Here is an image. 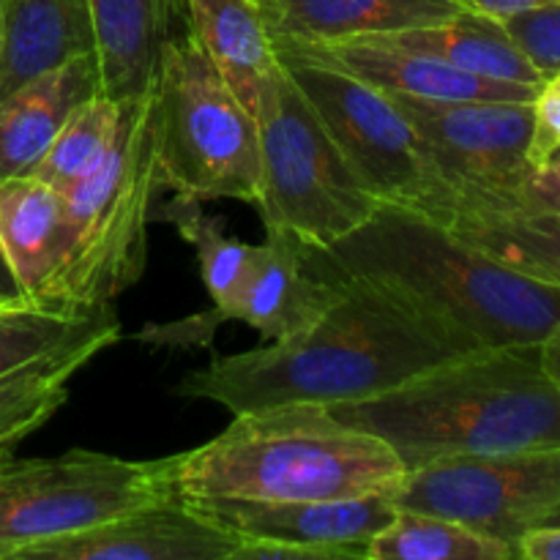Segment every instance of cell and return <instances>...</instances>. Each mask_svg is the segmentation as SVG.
Masks as SVG:
<instances>
[{
  "instance_id": "6da1fadb",
  "label": "cell",
  "mask_w": 560,
  "mask_h": 560,
  "mask_svg": "<svg viewBox=\"0 0 560 560\" xmlns=\"http://www.w3.org/2000/svg\"><path fill=\"white\" fill-rule=\"evenodd\" d=\"M326 282L334 299L306 331L219 355L180 377L175 394L211 399L233 416L299 402L334 408L381 397L435 366L481 353L375 284Z\"/></svg>"
},
{
  "instance_id": "7a4b0ae2",
  "label": "cell",
  "mask_w": 560,
  "mask_h": 560,
  "mask_svg": "<svg viewBox=\"0 0 560 560\" xmlns=\"http://www.w3.org/2000/svg\"><path fill=\"white\" fill-rule=\"evenodd\" d=\"M320 279L386 290L474 350L534 348L560 326V288L492 260L438 219L381 202L331 246H301Z\"/></svg>"
},
{
  "instance_id": "3957f363",
  "label": "cell",
  "mask_w": 560,
  "mask_h": 560,
  "mask_svg": "<svg viewBox=\"0 0 560 560\" xmlns=\"http://www.w3.org/2000/svg\"><path fill=\"white\" fill-rule=\"evenodd\" d=\"M331 413L388 443L405 470L560 446V386L541 366L539 345L468 353Z\"/></svg>"
},
{
  "instance_id": "277c9868",
  "label": "cell",
  "mask_w": 560,
  "mask_h": 560,
  "mask_svg": "<svg viewBox=\"0 0 560 560\" xmlns=\"http://www.w3.org/2000/svg\"><path fill=\"white\" fill-rule=\"evenodd\" d=\"M405 474L381 438L299 402L235 413L222 435L175 454L173 490L184 501H337L394 495Z\"/></svg>"
},
{
  "instance_id": "5b68a950",
  "label": "cell",
  "mask_w": 560,
  "mask_h": 560,
  "mask_svg": "<svg viewBox=\"0 0 560 560\" xmlns=\"http://www.w3.org/2000/svg\"><path fill=\"white\" fill-rule=\"evenodd\" d=\"M159 189L156 113L148 91L120 104L107 156L66 195V260L52 310H104L142 277Z\"/></svg>"
},
{
  "instance_id": "8992f818",
  "label": "cell",
  "mask_w": 560,
  "mask_h": 560,
  "mask_svg": "<svg viewBox=\"0 0 560 560\" xmlns=\"http://www.w3.org/2000/svg\"><path fill=\"white\" fill-rule=\"evenodd\" d=\"M159 184L197 200H260L255 113L228 85L189 31L162 49L156 85Z\"/></svg>"
},
{
  "instance_id": "52a82bcc",
  "label": "cell",
  "mask_w": 560,
  "mask_h": 560,
  "mask_svg": "<svg viewBox=\"0 0 560 560\" xmlns=\"http://www.w3.org/2000/svg\"><path fill=\"white\" fill-rule=\"evenodd\" d=\"M255 120L260 135L255 208L266 230L323 249L375 213L381 202L364 189L282 60L257 91Z\"/></svg>"
},
{
  "instance_id": "ba28073f",
  "label": "cell",
  "mask_w": 560,
  "mask_h": 560,
  "mask_svg": "<svg viewBox=\"0 0 560 560\" xmlns=\"http://www.w3.org/2000/svg\"><path fill=\"white\" fill-rule=\"evenodd\" d=\"M173 459H124L88 448L0 459V560H22L33 547L175 495Z\"/></svg>"
},
{
  "instance_id": "9c48e42d",
  "label": "cell",
  "mask_w": 560,
  "mask_h": 560,
  "mask_svg": "<svg viewBox=\"0 0 560 560\" xmlns=\"http://www.w3.org/2000/svg\"><path fill=\"white\" fill-rule=\"evenodd\" d=\"M277 55L377 202L446 219L454 189L435 173L419 135L386 91L279 44Z\"/></svg>"
},
{
  "instance_id": "30bf717a",
  "label": "cell",
  "mask_w": 560,
  "mask_h": 560,
  "mask_svg": "<svg viewBox=\"0 0 560 560\" xmlns=\"http://www.w3.org/2000/svg\"><path fill=\"white\" fill-rule=\"evenodd\" d=\"M392 498L397 509L441 514L514 545L560 503V446L421 465Z\"/></svg>"
},
{
  "instance_id": "8fae6325",
  "label": "cell",
  "mask_w": 560,
  "mask_h": 560,
  "mask_svg": "<svg viewBox=\"0 0 560 560\" xmlns=\"http://www.w3.org/2000/svg\"><path fill=\"white\" fill-rule=\"evenodd\" d=\"M435 173L454 191L514 200L530 173V102H419L399 98Z\"/></svg>"
},
{
  "instance_id": "7c38bea8",
  "label": "cell",
  "mask_w": 560,
  "mask_h": 560,
  "mask_svg": "<svg viewBox=\"0 0 560 560\" xmlns=\"http://www.w3.org/2000/svg\"><path fill=\"white\" fill-rule=\"evenodd\" d=\"M238 541H279L301 547L312 560H366L370 541L397 514L392 495L337 498V501H241L200 498L189 501Z\"/></svg>"
},
{
  "instance_id": "4fadbf2b",
  "label": "cell",
  "mask_w": 560,
  "mask_h": 560,
  "mask_svg": "<svg viewBox=\"0 0 560 560\" xmlns=\"http://www.w3.org/2000/svg\"><path fill=\"white\" fill-rule=\"evenodd\" d=\"M238 545L189 501L170 495L33 547L22 560H230Z\"/></svg>"
},
{
  "instance_id": "5bb4252c",
  "label": "cell",
  "mask_w": 560,
  "mask_h": 560,
  "mask_svg": "<svg viewBox=\"0 0 560 560\" xmlns=\"http://www.w3.org/2000/svg\"><path fill=\"white\" fill-rule=\"evenodd\" d=\"M273 42L350 71L359 80L386 91L388 96L419 98V102H534L536 96V88L468 74L432 55L394 44L392 38H353V42L328 44L293 42V38H273Z\"/></svg>"
},
{
  "instance_id": "9a60e30c",
  "label": "cell",
  "mask_w": 560,
  "mask_h": 560,
  "mask_svg": "<svg viewBox=\"0 0 560 560\" xmlns=\"http://www.w3.org/2000/svg\"><path fill=\"white\" fill-rule=\"evenodd\" d=\"M334 299V284L315 277L301 257V241L266 230L252 246L241 288L224 310V323H246L266 342H282L306 331Z\"/></svg>"
},
{
  "instance_id": "2e32d148",
  "label": "cell",
  "mask_w": 560,
  "mask_h": 560,
  "mask_svg": "<svg viewBox=\"0 0 560 560\" xmlns=\"http://www.w3.org/2000/svg\"><path fill=\"white\" fill-rule=\"evenodd\" d=\"M102 96L115 104L153 91L162 49L186 22L184 0H88Z\"/></svg>"
},
{
  "instance_id": "e0dca14e",
  "label": "cell",
  "mask_w": 560,
  "mask_h": 560,
  "mask_svg": "<svg viewBox=\"0 0 560 560\" xmlns=\"http://www.w3.org/2000/svg\"><path fill=\"white\" fill-rule=\"evenodd\" d=\"M98 93L96 55H82L0 96V178L33 175L66 120Z\"/></svg>"
},
{
  "instance_id": "ac0fdd59",
  "label": "cell",
  "mask_w": 560,
  "mask_h": 560,
  "mask_svg": "<svg viewBox=\"0 0 560 560\" xmlns=\"http://www.w3.org/2000/svg\"><path fill=\"white\" fill-rule=\"evenodd\" d=\"M0 246L27 304L52 310L66 260V197L36 175L0 178Z\"/></svg>"
},
{
  "instance_id": "d6986e66",
  "label": "cell",
  "mask_w": 560,
  "mask_h": 560,
  "mask_svg": "<svg viewBox=\"0 0 560 560\" xmlns=\"http://www.w3.org/2000/svg\"><path fill=\"white\" fill-rule=\"evenodd\" d=\"M492 260L560 288V217L509 197L454 191L443 219Z\"/></svg>"
},
{
  "instance_id": "ffe728a7",
  "label": "cell",
  "mask_w": 560,
  "mask_h": 560,
  "mask_svg": "<svg viewBox=\"0 0 560 560\" xmlns=\"http://www.w3.org/2000/svg\"><path fill=\"white\" fill-rule=\"evenodd\" d=\"M120 337L118 315L107 310L88 331L0 375V459L63 408L71 377Z\"/></svg>"
},
{
  "instance_id": "44dd1931",
  "label": "cell",
  "mask_w": 560,
  "mask_h": 560,
  "mask_svg": "<svg viewBox=\"0 0 560 560\" xmlns=\"http://www.w3.org/2000/svg\"><path fill=\"white\" fill-rule=\"evenodd\" d=\"M93 52L88 0H0V96Z\"/></svg>"
},
{
  "instance_id": "7402d4cb",
  "label": "cell",
  "mask_w": 560,
  "mask_h": 560,
  "mask_svg": "<svg viewBox=\"0 0 560 560\" xmlns=\"http://www.w3.org/2000/svg\"><path fill=\"white\" fill-rule=\"evenodd\" d=\"M260 5L273 38L310 44L394 36L465 9L459 0H260Z\"/></svg>"
},
{
  "instance_id": "603a6c76",
  "label": "cell",
  "mask_w": 560,
  "mask_h": 560,
  "mask_svg": "<svg viewBox=\"0 0 560 560\" xmlns=\"http://www.w3.org/2000/svg\"><path fill=\"white\" fill-rule=\"evenodd\" d=\"M184 14L189 36L255 113L257 91L279 63L260 0H184Z\"/></svg>"
},
{
  "instance_id": "cb8c5ba5",
  "label": "cell",
  "mask_w": 560,
  "mask_h": 560,
  "mask_svg": "<svg viewBox=\"0 0 560 560\" xmlns=\"http://www.w3.org/2000/svg\"><path fill=\"white\" fill-rule=\"evenodd\" d=\"M375 38H392L394 44L432 55L443 63L457 66L468 74L487 77V80L517 82V85L530 88H539L545 80L525 58L523 49L512 42L501 20L476 14L470 9H463L459 14L435 22V25Z\"/></svg>"
},
{
  "instance_id": "d4e9b609",
  "label": "cell",
  "mask_w": 560,
  "mask_h": 560,
  "mask_svg": "<svg viewBox=\"0 0 560 560\" xmlns=\"http://www.w3.org/2000/svg\"><path fill=\"white\" fill-rule=\"evenodd\" d=\"M153 219L173 224L180 238L197 252L202 284L213 299V306L202 315L213 328H219L224 323V310L238 293L241 279L249 266L252 244L230 235L224 219L202 211V200L197 197L175 195L173 200L153 211Z\"/></svg>"
},
{
  "instance_id": "484cf974",
  "label": "cell",
  "mask_w": 560,
  "mask_h": 560,
  "mask_svg": "<svg viewBox=\"0 0 560 560\" xmlns=\"http://www.w3.org/2000/svg\"><path fill=\"white\" fill-rule=\"evenodd\" d=\"M512 541L419 509H397L370 541L366 560H514Z\"/></svg>"
},
{
  "instance_id": "4316f807",
  "label": "cell",
  "mask_w": 560,
  "mask_h": 560,
  "mask_svg": "<svg viewBox=\"0 0 560 560\" xmlns=\"http://www.w3.org/2000/svg\"><path fill=\"white\" fill-rule=\"evenodd\" d=\"M118 115L120 104L102 93L77 107L33 175L63 197L69 195L107 156L115 131H118Z\"/></svg>"
},
{
  "instance_id": "83f0119b",
  "label": "cell",
  "mask_w": 560,
  "mask_h": 560,
  "mask_svg": "<svg viewBox=\"0 0 560 560\" xmlns=\"http://www.w3.org/2000/svg\"><path fill=\"white\" fill-rule=\"evenodd\" d=\"M104 310L71 315V312L44 310L36 304L0 306V375L49 353L58 345L69 342L77 334L88 331L102 320Z\"/></svg>"
},
{
  "instance_id": "f1b7e54d",
  "label": "cell",
  "mask_w": 560,
  "mask_h": 560,
  "mask_svg": "<svg viewBox=\"0 0 560 560\" xmlns=\"http://www.w3.org/2000/svg\"><path fill=\"white\" fill-rule=\"evenodd\" d=\"M503 27L512 42L523 49L525 58L534 63L541 77H552L560 71V0L541 9L503 20Z\"/></svg>"
},
{
  "instance_id": "f546056e",
  "label": "cell",
  "mask_w": 560,
  "mask_h": 560,
  "mask_svg": "<svg viewBox=\"0 0 560 560\" xmlns=\"http://www.w3.org/2000/svg\"><path fill=\"white\" fill-rule=\"evenodd\" d=\"M530 107H534L530 164L536 167V164L560 153V71L541 80Z\"/></svg>"
},
{
  "instance_id": "4dcf8cb0",
  "label": "cell",
  "mask_w": 560,
  "mask_h": 560,
  "mask_svg": "<svg viewBox=\"0 0 560 560\" xmlns=\"http://www.w3.org/2000/svg\"><path fill=\"white\" fill-rule=\"evenodd\" d=\"M514 200L525 202L530 208H539V211H550L560 217V153L550 156L547 162L530 167V173L525 175L523 186L517 189Z\"/></svg>"
},
{
  "instance_id": "1f68e13d",
  "label": "cell",
  "mask_w": 560,
  "mask_h": 560,
  "mask_svg": "<svg viewBox=\"0 0 560 560\" xmlns=\"http://www.w3.org/2000/svg\"><path fill=\"white\" fill-rule=\"evenodd\" d=\"M514 547L523 560H560V525H536L525 530Z\"/></svg>"
},
{
  "instance_id": "d6a6232c",
  "label": "cell",
  "mask_w": 560,
  "mask_h": 560,
  "mask_svg": "<svg viewBox=\"0 0 560 560\" xmlns=\"http://www.w3.org/2000/svg\"><path fill=\"white\" fill-rule=\"evenodd\" d=\"M465 9L476 11V14L492 16V20H512V16L525 14V11L541 9V5H550L556 0H459Z\"/></svg>"
},
{
  "instance_id": "836d02e7",
  "label": "cell",
  "mask_w": 560,
  "mask_h": 560,
  "mask_svg": "<svg viewBox=\"0 0 560 560\" xmlns=\"http://www.w3.org/2000/svg\"><path fill=\"white\" fill-rule=\"evenodd\" d=\"M11 304H27V301L25 295H22L20 282H16L9 260H5L3 246H0V306H11Z\"/></svg>"
},
{
  "instance_id": "e575fe53",
  "label": "cell",
  "mask_w": 560,
  "mask_h": 560,
  "mask_svg": "<svg viewBox=\"0 0 560 560\" xmlns=\"http://www.w3.org/2000/svg\"><path fill=\"white\" fill-rule=\"evenodd\" d=\"M539 359L547 375L560 386V326L539 345Z\"/></svg>"
},
{
  "instance_id": "d590c367",
  "label": "cell",
  "mask_w": 560,
  "mask_h": 560,
  "mask_svg": "<svg viewBox=\"0 0 560 560\" xmlns=\"http://www.w3.org/2000/svg\"><path fill=\"white\" fill-rule=\"evenodd\" d=\"M545 525H560V503L556 509H552L550 514H547V520H545Z\"/></svg>"
}]
</instances>
